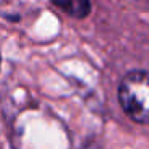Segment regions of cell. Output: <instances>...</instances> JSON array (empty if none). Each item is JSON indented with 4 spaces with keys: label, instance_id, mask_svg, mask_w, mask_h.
<instances>
[{
    "label": "cell",
    "instance_id": "obj_1",
    "mask_svg": "<svg viewBox=\"0 0 149 149\" xmlns=\"http://www.w3.org/2000/svg\"><path fill=\"white\" fill-rule=\"evenodd\" d=\"M117 95L123 112L133 122L149 125V71L136 69L125 74Z\"/></svg>",
    "mask_w": 149,
    "mask_h": 149
},
{
    "label": "cell",
    "instance_id": "obj_2",
    "mask_svg": "<svg viewBox=\"0 0 149 149\" xmlns=\"http://www.w3.org/2000/svg\"><path fill=\"white\" fill-rule=\"evenodd\" d=\"M53 3L75 19H84L91 11V0H53Z\"/></svg>",
    "mask_w": 149,
    "mask_h": 149
}]
</instances>
